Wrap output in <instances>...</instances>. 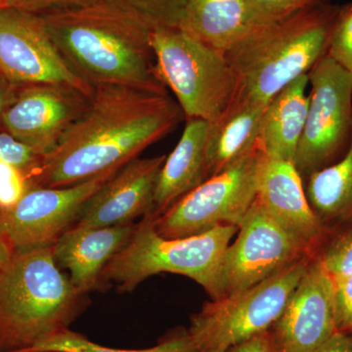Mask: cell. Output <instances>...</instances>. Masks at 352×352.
<instances>
[{
  "mask_svg": "<svg viewBox=\"0 0 352 352\" xmlns=\"http://www.w3.org/2000/svg\"><path fill=\"white\" fill-rule=\"evenodd\" d=\"M247 3L252 25L281 20L305 9L329 3V0H247Z\"/></svg>",
  "mask_w": 352,
  "mask_h": 352,
  "instance_id": "obj_26",
  "label": "cell"
},
{
  "mask_svg": "<svg viewBox=\"0 0 352 352\" xmlns=\"http://www.w3.org/2000/svg\"><path fill=\"white\" fill-rule=\"evenodd\" d=\"M30 189L25 176L12 164L0 159V210L13 207Z\"/></svg>",
  "mask_w": 352,
  "mask_h": 352,
  "instance_id": "obj_29",
  "label": "cell"
},
{
  "mask_svg": "<svg viewBox=\"0 0 352 352\" xmlns=\"http://www.w3.org/2000/svg\"><path fill=\"white\" fill-rule=\"evenodd\" d=\"M308 85V74L298 76L264 108L258 146L266 157L294 164L307 120Z\"/></svg>",
  "mask_w": 352,
  "mask_h": 352,
  "instance_id": "obj_19",
  "label": "cell"
},
{
  "mask_svg": "<svg viewBox=\"0 0 352 352\" xmlns=\"http://www.w3.org/2000/svg\"><path fill=\"white\" fill-rule=\"evenodd\" d=\"M270 331L277 352H311L337 332L335 281L319 259L310 261Z\"/></svg>",
  "mask_w": 352,
  "mask_h": 352,
  "instance_id": "obj_14",
  "label": "cell"
},
{
  "mask_svg": "<svg viewBox=\"0 0 352 352\" xmlns=\"http://www.w3.org/2000/svg\"><path fill=\"white\" fill-rule=\"evenodd\" d=\"M166 159V155L138 157L127 163L87 201L75 226H120L144 217L153 208L157 178Z\"/></svg>",
  "mask_w": 352,
  "mask_h": 352,
  "instance_id": "obj_16",
  "label": "cell"
},
{
  "mask_svg": "<svg viewBox=\"0 0 352 352\" xmlns=\"http://www.w3.org/2000/svg\"><path fill=\"white\" fill-rule=\"evenodd\" d=\"M184 117L168 94L95 87L87 110L44 157L34 187H66L120 170L171 133Z\"/></svg>",
  "mask_w": 352,
  "mask_h": 352,
  "instance_id": "obj_1",
  "label": "cell"
},
{
  "mask_svg": "<svg viewBox=\"0 0 352 352\" xmlns=\"http://www.w3.org/2000/svg\"><path fill=\"white\" fill-rule=\"evenodd\" d=\"M264 154L256 149L185 194L155 219L166 239L201 235L219 226L239 227L256 201Z\"/></svg>",
  "mask_w": 352,
  "mask_h": 352,
  "instance_id": "obj_8",
  "label": "cell"
},
{
  "mask_svg": "<svg viewBox=\"0 0 352 352\" xmlns=\"http://www.w3.org/2000/svg\"><path fill=\"white\" fill-rule=\"evenodd\" d=\"M307 256L312 258L256 200L222 256L212 300L252 288Z\"/></svg>",
  "mask_w": 352,
  "mask_h": 352,
  "instance_id": "obj_10",
  "label": "cell"
},
{
  "mask_svg": "<svg viewBox=\"0 0 352 352\" xmlns=\"http://www.w3.org/2000/svg\"><path fill=\"white\" fill-rule=\"evenodd\" d=\"M251 25L247 0H185L179 28L226 52Z\"/></svg>",
  "mask_w": 352,
  "mask_h": 352,
  "instance_id": "obj_21",
  "label": "cell"
},
{
  "mask_svg": "<svg viewBox=\"0 0 352 352\" xmlns=\"http://www.w3.org/2000/svg\"><path fill=\"white\" fill-rule=\"evenodd\" d=\"M140 14L153 27H179L184 13L185 0H122Z\"/></svg>",
  "mask_w": 352,
  "mask_h": 352,
  "instance_id": "obj_28",
  "label": "cell"
},
{
  "mask_svg": "<svg viewBox=\"0 0 352 352\" xmlns=\"http://www.w3.org/2000/svg\"><path fill=\"white\" fill-rule=\"evenodd\" d=\"M72 71L91 87L168 94L151 44L153 25L122 0L41 15Z\"/></svg>",
  "mask_w": 352,
  "mask_h": 352,
  "instance_id": "obj_2",
  "label": "cell"
},
{
  "mask_svg": "<svg viewBox=\"0 0 352 352\" xmlns=\"http://www.w3.org/2000/svg\"><path fill=\"white\" fill-rule=\"evenodd\" d=\"M136 223L107 227L72 226L52 248L53 258L69 272L78 293L88 295L103 289L102 273L111 259L131 240Z\"/></svg>",
  "mask_w": 352,
  "mask_h": 352,
  "instance_id": "obj_17",
  "label": "cell"
},
{
  "mask_svg": "<svg viewBox=\"0 0 352 352\" xmlns=\"http://www.w3.org/2000/svg\"><path fill=\"white\" fill-rule=\"evenodd\" d=\"M326 55L352 74V3L340 7Z\"/></svg>",
  "mask_w": 352,
  "mask_h": 352,
  "instance_id": "obj_27",
  "label": "cell"
},
{
  "mask_svg": "<svg viewBox=\"0 0 352 352\" xmlns=\"http://www.w3.org/2000/svg\"><path fill=\"white\" fill-rule=\"evenodd\" d=\"M210 127L207 120L187 119L182 138L166 156L157 178L153 201V210L157 215L208 179Z\"/></svg>",
  "mask_w": 352,
  "mask_h": 352,
  "instance_id": "obj_18",
  "label": "cell"
},
{
  "mask_svg": "<svg viewBox=\"0 0 352 352\" xmlns=\"http://www.w3.org/2000/svg\"><path fill=\"white\" fill-rule=\"evenodd\" d=\"M226 352H277V349L272 333L268 330L230 347Z\"/></svg>",
  "mask_w": 352,
  "mask_h": 352,
  "instance_id": "obj_32",
  "label": "cell"
},
{
  "mask_svg": "<svg viewBox=\"0 0 352 352\" xmlns=\"http://www.w3.org/2000/svg\"><path fill=\"white\" fill-rule=\"evenodd\" d=\"M265 107L235 102L214 124H210L208 178L219 175L258 149L259 126Z\"/></svg>",
  "mask_w": 352,
  "mask_h": 352,
  "instance_id": "obj_20",
  "label": "cell"
},
{
  "mask_svg": "<svg viewBox=\"0 0 352 352\" xmlns=\"http://www.w3.org/2000/svg\"><path fill=\"white\" fill-rule=\"evenodd\" d=\"M311 90L294 166L302 178L337 163L352 136V74L325 55L308 73Z\"/></svg>",
  "mask_w": 352,
  "mask_h": 352,
  "instance_id": "obj_9",
  "label": "cell"
},
{
  "mask_svg": "<svg viewBox=\"0 0 352 352\" xmlns=\"http://www.w3.org/2000/svg\"><path fill=\"white\" fill-rule=\"evenodd\" d=\"M340 7L321 4L281 20L252 25L224 52L236 80L232 103L265 107L289 83L309 73L327 54Z\"/></svg>",
  "mask_w": 352,
  "mask_h": 352,
  "instance_id": "obj_3",
  "label": "cell"
},
{
  "mask_svg": "<svg viewBox=\"0 0 352 352\" xmlns=\"http://www.w3.org/2000/svg\"><path fill=\"white\" fill-rule=\"evenodd\" d=\"M314 258L300 259L239 294L205 302L190 317L188 332L198 352H226L270 330Z\"/></svg>",
  "mask_w": 352,
  "mask_h": 352,
  "instance_id": "obj_7",
  "label": "cell"
},
{
  "mask_svg": "<svg viewBox=\"0 0 352 352\" xmlns=\"http://www.w3.org/2000/svg\"><path fill=\"white\" fill-rule=\"evenodd\" d=\"M15 252L13 245L0 224V270L12 258Z\"/></svg>",
  "mask_w": 352,
  "mask_h": 352,
  "instance_id": "obj_35",
  "label": "cell"
},
{
  "mask_svg": "<svg viewBox=\"0 0 352 352\" xmlns=\"http://www.w3.org/2000/svg\"><path fill=\"white\" fill-rule=\"evenodd\" d=\"M91 97L69 85H23L2 117L1 129L47 156L87 110Z\"/></svg>",
  "mask_w": 352,
  "mask_h": 352,
  "instance_id": "obj_13",
  "label": "cell"
},
{
  "mask_svg": "<svg viewBox=\"0 0 352 352\" xmlns=\"http://www.w3.org/2000/svg\"><path fill=\"white\" fill-rule=\"evenodd\" d=\"M52 248L16 252L0 270V352H18L65 330L85 311Z\"/></svg>",
  "mask_w": 352,
  "mask_h": 352,
  "instance_id": "obj_4",
  "label": "cell"
},
{
  "mask_svg": "<svg viewBox=\"0 0 352 352\" xmlns=\"http://www.w3.org/2000/svg\"><path fill=\"white\" fill-rule=\"evenodd\" d=\"M307 179L308 203L331 235L352 223V136L342 159Z\"/></svg>",
  "mask_w": 352,
  "mask_h": 352,
  "instance_id": "obj_22",
  "label": "cell"
},
{
  "mask_svg": "<svg viewBox=\"0 0 352 352\" xmlns=\"http://www.w3.org/2000/svg\"><path fill=\"white\" fill-rule=\"evenodd\" d=\"M316 258L333 277L352 274V223L332 234Z\"/></svg>",
  "mask_w": 352,
  "mask_h": 352,
  "instance_id": "obj_24",
  "label": "cell"
},
{
  "mask_svg": "<svg viewBox=\"0 0 352 352\" xmlns=\"http://www.w3.org/2000/svg\"><path fill=\"white\" fill-rule=\"evenodd\" d=\"M20 85H15L0 73V129H1V120L7 109L12 105L17 97Z\"/></svg>",
  "mask_w": 352,
  "mask_h": 352,
  "instance_id": "obj_34",
  "label": "cell"
},
{
  "mask_svg": "<svg viewBox=\"0 0 352 352\" xmlns=\"http://www.w3.org/2000/svg\"><path fill=\"white\" fill-rule=\"evenodd\" d=\"M311 352H352V333L337 331Z\"/></svg>",
  "mask_w": 352,
  "mask_h": 352,
  "instance_id": "obj_33",
  "label": "cell"
},
{
  "mask_svg": "<svg viewBox=\"0 0 352 352\" xmlns=\"http://www.w3.org/2000/svg\"><path fill=\"white\" fill-rule=\"evenodd\" d=\"M120 170L71 186L34 187L13 207L0 210V224L15 251L51 247L75 226L87 201Z\"/></svg>",
  "mask_w": 352,
  "mask_h": 352,
  "instance_id": "obj_12",
  "label": "cell"
},
{
  "mask_svg": "<svg viewBox=\"0 0 352 352\" xmlns=\"http://www.w3.org/2000/svg\"><path fill=\"white\" fill-rule=\"evenodd\" d=\"M151 44L160 76L186 119L214 124L232 103L236 80L224 51L179 27L156 25Z\"/></svg>",
  "mask_w": 352,
  "mask_h": 352,
  "instance_id": "obj_6",
  "label": "cell"
},
{
  "mask_svg": "<svg viewBox=\"0 0 352 352\" xmlns=\"http://www.w3.org/2000/svg\"><path fill=\"white\" fill-rule=\"evenodd\" d=\"M0 73L15 85H65L91 97L94 88L66 63L43 16L13 7L0 10Z\"/></svg>",
  "mask_w": 352,
  "mask_h": 352,
  "instance_id": "obj_11",
  "label": "cell"
},
{
  "mask_svg": "<svg viewBox=\"0 0 352 352\" xmlns=\"http://www.w3.org/2000/svg\"><path fill=\"white\" fill-rule=\"evenodd\" d=\"M0 159L18 168L31 186L32 179L43 164L44 156L0 129Z\"/></svg>",
  "mask_w": 352,
  "mask_h": 352,
  "instance_id": "obj_25",
  "label": "cell"
},
{
  "mask_svg": "<svg viewBox=\"0 0 352 352\" xmlns=\"http://www.w3.org/2000/svg\"><path fill=\"white\" fill-rule=\"evenodd\" d=\"M256 200L312 258L331 236L310 207L293 163L264 155Z\"/></svg>",
  "mask_w": 352,
  "mask_h": 352,
  "instance_id": "obj_15",
  "label": "cell"
},
{
  "mask_svg": "<svg viewBox=\"0 0 352 352\" xmlns=\"http://www.w3.org/2000/svg\"><path fill=\"white\" fill-rule=\"evenodd\" d=\"M19 352H64L59 351H19Z\"/></svg>",
  "mask_w": 352,
  "mask_h": 352,
  "instance_id": "obj_37",
  "label": "cell"
},
{
  "mask_svg": "<svg viewBox=\"0 0 352 352\" xmlns=\"http://www.w3.org/2000/svg\"><path fill=\"white\" fill-rule=\"evenodd\" d=\"M157 217L152 208L136 223L131 240L103 270V289L113 283L120 293H131L153 275L173 273L194 280L214 298L220 261L239 227L219 226L201 235L166 239L155 230Z\"/></svg>",
  "mask_w": 352,
  "mask_h": 352,
  "instance_id": "obj_5",
  "label": "cell"
},
{
  "mask_svg": "<svg viewBox=\"0 0 352 352\" xmlns=\"http://www.w3.org/2000/svg\"><path fill=\"white\" fill-rule=\"evenodd\" d=\"M6 7H8L7 0H0V10H1V9L6 8Z\"/></svg>",
  "mask_w": 352,
  "mask_h": 352,
  "instance_id": "obj_36",
  "label": "cell"
},
{
  "mask_svg": "<svg viewBox=\"0 0 352 352\" xmlns=\"http://www.w3.org/2000/svg\"><path fill=\"white\" fill-rule=\"evenodd\" d=\"M333 281L337 330L352 333V274L333 277Z\"/></svg>",
  "mask_w": 352,
  "mask_h": 352,
  "instance_id": "obj_30",
  "label": "cell"
},
{
  "mask_svg": "<svg viewBox=\"0 0 352 352\" xmlns=\"http://www.w3.org/2000/svg\"><path fill=\"white\" fill-rule=\"evenodd\" d=\"M59 351L64 352H198L188 329L178 327L166 333L156 346L145 349H113L96 344L85 336L73 331L51 336L22 351ZM19 352V351H18Z\"/></svg>",
  "mask_w": 352,
  "mask_h": 352,
  "instance_id": "obj_23",
  "label": "cell"
},
{
  "mask_svg": "<svg viewBox=\"0 0 352 352\" xmlns=\"http://www.w3.org/2000/svg\"><path fill=\"white\" fill-rule=\"evenodd\" d=\"M97 0H7L9 7L20 9L25 12L44 15L52 11L87 6Z\"/></svg>",
  "mask_w": 352,
  "mask_h": 352,
  "instance_id": "obj_31",
  "label": "cell"
}]
</instances>
